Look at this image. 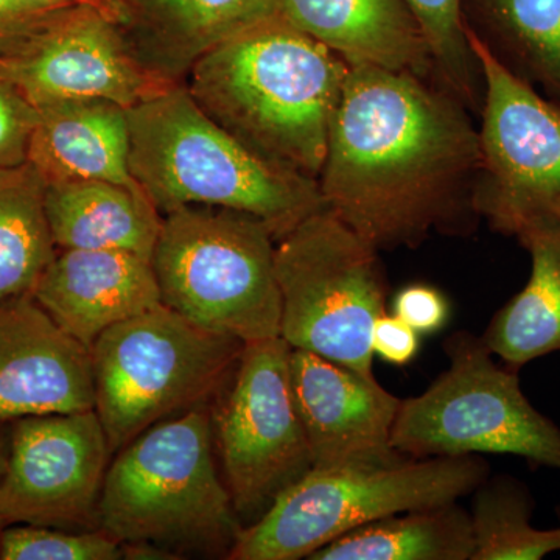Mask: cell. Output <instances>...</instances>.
<instances>
[{"label":"cell","instance_id":"27","mask_svg":"<svg viewBox=\"0 0 560 560\" xmlns=\"http://www.w3.org/2000/svg\"><path fill=\"white\" fill-rule=\"evenodd\" d=\"M124 545L98 529L7 525L0 539V560H119Z\"/></svg>","mask_w":560,"mask_h":560},{"label":"cell","instance_id":"26","mask_svg":"<svg viewBox=\"0 0 560 560\" xmlns=\"http://www.w3.org/2000/svg\"><path fill=\"white\" fill-rule=\"evenodd\" d=\"M430 50L436 80L480 113L482 75L467 38L463 0H404Z\"/></svg>","mask_w":560,"mask_h":560},{"label":"cell","instance_id":"11","mask_svg":"<svg viewBox=\"0 0 560 560\" xmlns=\"http://www.w3.org/2000/svg\"><path fill=\"white\" fill-rule=\"evenodd\" d=\"M290 346L280 337L246 342L212 401L213 445L243 526L313 469L290 382Z\"/></svg>","mask_w":560,"mask_h":560},{"label":"cell","instance_id":"3","mask_svg":"<svg viewBox=\"0 0 560 560\" xmlns=\"http://www.w3.org/2000/svg\"><path fill=\"white\" fill-rule=\"evenodd\" d=\"M130 171L161 215L184 206L264 220L276 241L324 208L318 180L246 149L210 119L184 83L128 109Z\"/></svg>","mask_w":560,"mask_h":560},{"label":"cell","instance_id":"22","mask_svg":"<svg viewBox=\"0 0 560 560\" xmlns=\"http://www.w3.org/2000/svg\"><path fill=\"white\" fill-rule=\"evenodd\" d=\"M474 551L470 512L455 501L350 530L308 560H471Z\"/></svg>","mask_w":560,"mask_h":560},{"label":"cell","instance_id":"5","mask_svg":"<svg viewBox=\"0 0 560 560\" xmlns=\"http://www.w3.org/2000/svg\"><path fill=\"white\" fill-rule=\"evenodd\" d=\"M243 348L162 302L103 331L91 348L94 411L113 455L156 423L215 400Z\"/></svg>","mask_w":560,"mask_h":560},{"label":"cell","instance_id":"21","mask_svg":"<svg viewBox=\"0 0 560 560\" xmlns=\"http://www.w3.org/2000/svg\"><path fill=\"white\" fill-rule=\"evenodd\" d=\"M518 241L529 250L528 283L481 335L490 352L515 371L560 352V226L526 232Z\"/></svg>","mask_w":560,"mask_h":560},{"label":"cell","instance_id":"14","mask_svg":"<svg viewBox=\"0 0 560 560\" xmlns=\"http://www.w3.org/2000/svg\"><path fill=\"white\" fill-rule=\"evenodd\" d=\"M290 382L313 469L390 466L401 399L377 381L307 350H290Z\"/></svg>","mask_w":560,"mask_h":560},{"label":"cell","instance_id":"17","mask_svg":"<svg viewBox=\"0 0 560 560\" xmlns=\"http://www.w3.org/2000/svg\"><path fill=\"white\" fill-rule=\"evenodd\" d=\"M121 25L140 62L171 83H184L202 57L279 14L276 0H124Z\"/></svg>","mask_w":560,"mask_h":560},{"label":"cell","instance_id":"7","mask_svg":"<svg viewBox=\"0 0 560 560\" xmlns=\"http://www.w3.org/2000/svg\"><path fill=\"white\" fill-rule=\"evenodd\" d=\"M488 478L489 464L480 455L312 469L259 521L243 526L228 560L308 559L350 530L389 515L455 503Z\"/></svg>","mask_w":560,"mask_h":560},{"label":"cell","instance_id":"23","mask_svg":"<svg viewBox=\"0 0 560 560\" xmlns=\"http://www.w3.org/2000/svg\"><path fill=\"white\" fill-rule=\"evenodd\" d=\"M44 195L28 162L0 171V302L32 294L57 254Z\"/></svg>","mask_w":560,"mask_h":560},{"label":"cell","instance_id":"15","mask_svg":"<svg viewBox=\"0 0 560 560\" xmlns=\"http://www.w3.org/2000/svg\"><path fill=\"white\" fill-rule=\"evenodd\" d=\"M94 410L91 349L33 294L0 302V420Z\"/></svg>","mask_w":560,"mask_h":560},{"label":"cell","instance_id":"16","mask_svg":"<svg viewBox=\"0 0 560 560\" xmlns=\"http://www.w3.org/2000/svg\"><path fill=\"white\" fill-rule=\"evenodd\" d=\"M32 294L90 349L109 327L161 304L151 259L125 250L58 249Z\"/></svg>","mask_w":560,"mask_h":560},{"label":"cell","instance_id":"9","mask_svg":"<svg viewBox=\"0 0 560 560\" xmlns=\"http://www.w3.org/2000/svg\"><path fill=\"white\" fill-rule=\"evenodd\" d=\"M444 350L447 371L401 400L393 447L412 459L492 453L560 470V429L526 399L518 371L500 368L467 330L452 334Z\"/></svg>","mask_w":560,"mask_h":560},{"label":"cell","instance_id":"13","mask_svg":"<svg viewBox=\"0 0 560 560\" xmlns=\"http://www.w3.org/2000/svg\"><path fill=\"white\" fill-rule=\"evenodd\" d=\"M0 77L35 108L105 101L131 109L176 84L147 69L120 25L88 7L62 10L16 50L0 55Z\"/></svg>","mask_w":560,"mask_h":560},{"label":"cell","instance_id":"30","mask_svg":"<svg viewBox=\"0 0 560 560\" xmlns=\"http://www.w3.org/2000/svg\"><path fill=\"white\" fill-rule=\"evenodd\" d=\"M62 10L35 0H0V55L16 50Z\"/></svg>","mask_w":560,"mask_h":560},{"label":"cell","instance_id":"31","mask_svg":"<svg viewBox=\"0 0 560 560\" xmlns=\"http://www.w3.org/2000/svg\"><path fill=\"white\" fill-rule=\"evenodd\" d=\"M419 334L394 313H383L372 329V353L394 366H407L418 355Z\"/></svg>","mask_w":560,"mask_h":560},{"label":"cell","instance_id":"2","mask_svg":"<svg viewBox=\"0 0 560 560\" xmlns=\"http://www.w3.org/2000/svg\"><path fill=\"white\" fill-rule=\"evenodd\" d=\"M349 72L340 55L276 14L209 51L184 86L257 156L318 180Z\"/></svg>","mask_w":560,"mask_h":560},{"label":"cell","instance_id":"33","mask_svg":"<svg viewBox=\"0 0 560 560\" xmlns=\"http://www.w3.org/2000/svg\"><path fill=\"white\" fill-rule=\"evenodd\" d=\"M10 434L3 429V420H0V481L5 471L7 459H9Z\"/></svg>","mask_w":560,"mask_h":560},{"label":"cell","instance_id":"18","mask_svg":"<svg viewBox=\"0 0 560 560\" xmlns=\"http://www.w3.org/2000/svg\"><path fill=\"white\" fill-rule=\"evenodd\" d=\"M290 24L350 68L401 70L431 79L430 50L404 0H276Z\"/></svg>","mask_w":560,"mask_h":560},{"label":"cell","instance_id":"34","mask_svg":"<svg viewBox=\"0 0 560 560\" xmlns=\"http://www.w3.org/2000/svg\"><path fill=\"white\" fill-rule=\"evenodd\" d=\"M5 526H7V522L3 521L2 517H0V539H2V533H3V529H5Z\"/></svg>","mask_w":560,"mask_h":560},{"label":"cell","instance_id":"20","mask_svg":"<svg viewBox=\"0 0 560 560\" xmlns=\"http://www.w3.org/2000/svg\"><path fill=\"white\" fill-rule=\"evenodd\" d=\"M46 215L58 249L125 250L151 259L162 215L145 191L108 180L46 184Z\"/></svg>","mask_w":560,"mask_h":560},{"label":"cell","instance_id":"4","mask_svg":"<svg viewBox=\"0 0 560 560\" xmlns=\"http://www.w3.org/2000/svg\"><path fill=\"white\" fill-rule=\"evenodd\" d=\"M98 528L120 544L228 559L243 529L217 466L208 408L156 423L114 453Z\"/></svg>","mask_w":560,"mask_h":560},{"label":"cell","instance_id":"1","mask_svg":"<svg viewBox=\"0 0 560 560\" xmlns=\"http://www.w3.org/2000/svg\"><path fill=\"white\" fill-rule=\"evenodd\" d=\"M467 109L440 81L350 68L318 178L324 208L378 250L475 231L480 139Z\"/></svg>","mask_w":560,"mask_h":560},{"label":"cell","instance_id":"25","mask_svg":"<svg viewBox=\"0 0 560 560\" xmlns=\"http://www.w3.org/2000/svg\"><path fill=\"white\" fill-rule=\"evenodd\" d=\"M478 5L501 50L517 66L514 72L560 101V0H478Z\"/></svg>","mask_w":560,"mask_h":560},{"label":"cell","instance_id":"8","mask_svg":"<svg viewBox=\"0 0 560 560\" xmlns=\"http://www.w3.org/2000/svg\"><path fill=\"white\" fill-rule=\"evenodd\" d=\"M275 259L280 338L377 381L372 329L388 312L378 249L323 208L276 241Z\"/></svg>","mask_w":560,"mask_h":560},{"label":"cell","instance_id":"19","mask_svg":"<svg viewBox=\"0 0 560 560\" xmlns=\"http://www.w3.org/2000/svg\"><path fill=\"white\" fill-rule=\"evenodd\" d=\"M128 109L105 101L36 108L27 162L46 184L108 180L143 191L130 171Z\"/></svg>","mask_w":560,"mask_h":560},{"label":"cell","instance_id":"35","mask_svg":"<svg viewBox=\"0 0 560 560\" xmlns=\"http://www.w3.org/2000/svg\"><path fill=\"white\" fill-rule=\"evenodd\" d=\"M558 515H559V518H560V506L558 508Z\"/></svg>","mask_w":560,"mask_h":560},{"label":"cell","instance_id":"29","mask_svg":"<svg viewBox=\"0 0 560 560\" xmlns=\"http://www.w3.org/2000/svg\"><path fill=\"white\" fill-rule=\"evenodd\" d=\"M393 313L418 334H434L447 324L451 304L434 287L415 283L396 294Z\"/></svg>","mask_w":560,"mask_h":560},{"label":"cell","instance_id":"10","mask_svg":"<svg viewBox=\"0 0 560 560\" xmlns=\"http://www.w3.org/2000/svg\"><path fill=\"white\" fill-rule=\"evenodd\" d=\"M467 38L482 75L475 210L517 238L560 226V105L508 68L470 25Z\"/></svg>","mask_w":560,"mask_h":560},{"label":"cell","instance_id":"32","mask_svg":"<svg viewBox=\"0 0 560 560\" xmlns=\"http://www.w3.org/2000/svg\"><path fill=\"white\" fill-rule=\"evenodd\" d=\"M35 2L44 3V5L60 7V9H69V7H88L101 11L105 16L110 18L117 24L124 25L127 22L128 11L124 0H35Z\"/></svg>","mask_w":560,"mask_h":560},{"label":"cell","instance_id":"24","mask_svg":"<svg viewBox=\"0 0 560 560\" xmlns=\"http://www.w3.org/2000/svg\"><path fill=\"white\" fill-rule=\"evenodd\" d=\"M471 495V560H540L560 551V528L530 525L533 497L517 478H488Z\"/></svg>","mask_w":560,"mask_h":560},{"label":"cell","instance_id":"28","mask_svg":"<svg viewBox=\"0 0 560 560\" xmlns=\"http://www.w3.org/2000/svg\"><path fill=\"white\" fill-rule=\"evenodd\" d=\"M36 108L0 77V171L27 162Z\"/></svg>","mask_w":560,"mask_h":560},{"label":"cell","instance_id":"12","mask_svg":"<svg viewBox=\"0 0 560 560\" xmlns=\"http://www.w3.org/2000/svg\"><path fill=\"white\" fill-rule=\"evenodd\" d=\"M11 422L0 517L7 525L98 529V503L113 452L97 412Z\"/></svg>","mask_w":560,"mask_h":560},{"label":"cell","instance_id":"6","mask_svg":"<svg viewBox=\"0 0 560 560\" xmlns=\"http://www.w3.org/2000/svg\"><path fill=\"white\" fill-rule=\"evenodd\" d=\"M275 254L264 220L184 206L162 215L151 265L165 307L246 345L280 337Z\"/></svg>","mask_w":560,"mask_h":560}]
</instances>
